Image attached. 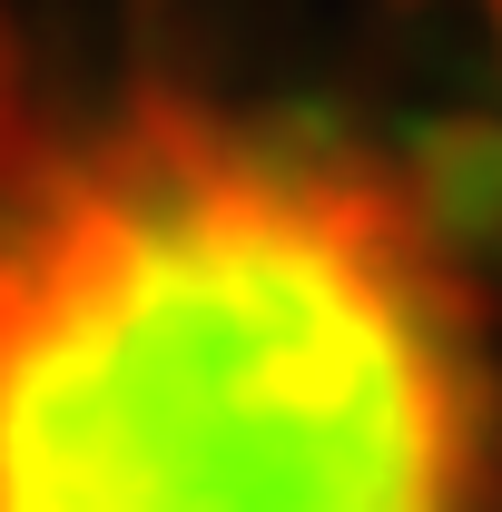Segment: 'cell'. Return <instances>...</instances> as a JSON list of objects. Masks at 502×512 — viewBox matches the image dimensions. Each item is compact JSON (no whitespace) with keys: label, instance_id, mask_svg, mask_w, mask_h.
Masks as SVG:
<instances>
[{"label":"cell","instance_id":"3957f363","mask_svg":"<svg viewBox=\"0 0 502 512\" xmlns=\"http://www.w3.org/2000/svg\"><path fill=\"white\" fill-rule=\"evenodd\" d=\"M483 20H493V50H502V0H483Z\"/></svg>","mask_w":502,"mask_h":512},{"label":"cell","instance_id":"7a4b0ae2","mask_svg":"<svg viewBox=\"0 0 502 512\" xmlns=\"http://www.w3.org/2000/svg\"><path fill=\"white\" fill-rule=\"evenodd\" d=\"M404 217L453 276H502V109H434L394 148Z\"/></svg>","mask_w":502,"mask_h":512},{"label":"cell","instance_id":"6da1fadb","mask_svg":"<svg viewBox=\"0 0 502 512\" xmlns=\"http://www.w3.org/2000/svg\"><path fill=\"white\" fill-rule=\"evenodd\" d=\"M502 365L394 158L276 178L138 89L0 188V512H493Z\"/></svg>","mask_w":502,"mask_h":512}]
</instances>
